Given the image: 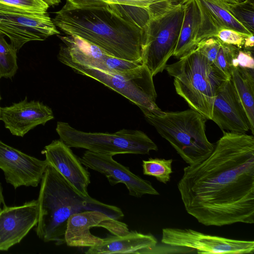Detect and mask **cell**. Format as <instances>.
<instances>
[{
  "instance_id": "obj_1",
  "label": "cell",
  "mask_w": 254,
  "mask_h": 254,
  "mask_svg": "<svg viewBox=\"0 0 254 254\" xmlns=\"http://www.w3.org/2000/svg\"><path fill=\"white\" fill-rule=\"evenodd\" d=\"M178 188L186 211L206 226L254 223V137L223 131L211 154L184 168Z\"/></svg>"
},
{
  "instance_id": "obj_2",
  "label": "cell",
  "mask_w": 254,
  "mask_h": 254,
  "mask_svg": "<svg viewBox=\"0 0 254 254\" xmlns=\"http://www.w3.org/2000/svg\"><path fill=\"white\" fill-rule=\"evenodd\" d=\"M55 13L54 24L66 35L79 37L114 57L142 62L143 28L149 18L148 9L122 4H64Z\"/></svg>"
},
{
  "instance_id": "obj_3",
  "label": "cell",
  "mask_w": 254,
  "mask_h": 254,
  "mask_svg": "<svg viewBox=\"0 0 254 254\" xmlns=\"http://www.w3.org/2000/svg\"><path fill=\"white\" fill-rule=\"evenodd\" d=\"M40 183L36 232L45 242L64 244L67 220L75 213L97 210L119 220L124 217L120 208L81 195L51 165H47Z\"/></svg>"
},
{
  "instance_id": "obj_4",
  "label": "cell",
  "mask_w": 254,
  "mask_h": 254,
  "mask_svg": "<svg viewBox=\"0 0 254 254\" xmlns=\"http://www.w3.org/2000/svg\"><path fill=\"white\" fill-rule=\"evenodd\" d=\"M165 69L174 77L177 93L192 109L211 120L217 92L228 78L195 47Z\"/></svg>"
},
{
  "instance_id": "obj_5",
  "label": "cell",
  "mask_w": 254,
  "mask_h": 254,
  "mask_svg": "<svg viewBox=\"0 0 254 254\" xmlns=\"http://www.w3.org/2000/svg\"><path fill=\"white\" fill-rule=\"evenodd\" d=\"M186 0H163L149 11L143 28L141 60L153 76L162 72L176 47Z\"/></svg>"
},
{
  "instance_id": "obj_6",
  "label": "cell",
  "mask_w": 254,
  "mask_h": 254,
  "mask_svg": "<svg viewBox=\"0 0 254 254\" xmlns=\"http://www.w3.org/2000/svg\"><path fill=\"white\" fill-rule=\"evenodd\" d=\"M147 122L167 140L189 165L197 164L212 152L214 144L205 133L207 119L192 109L155 114L143 112Z\"/></svg>"
},
{
  "instance_id": "obj_7",
  "label": "cell",
  "mask_w": 254,
  "mask_h": 254,
  "mask_svg": "<svg viewBox=\"0 0 254 254\" xmlns=\"http://www.w3.org/2000/svg\"><path fill=\"white\" fill-rule=\"evenodd\" d=\"M56 130L60 139L70 148H84L99 154H149L158 147L144 132L122 129L114 133L87 132L77 130L68 123L58 122Z\"/></svg>"
},
{
  "instance_id": "obj_8",
  "label": "cell",
  "mask_w": 254,
  "mask_h": 254,
  "mask_svg": "<svg viewBox=\"0 0 254 254\" xmlns=\"http://www.w3.org/2000/svg\"><path fill=\"white\" fill-rule=\"evenodd\" d=\"M61 63L75 72L102 83L137 105L143 112L160 114L162 111L157 105V94L153 75L143 64L125 71L107 72L69 61Z\"/></svg>"
},
{
  "instance_id": "obj_9",
  "label": "cell",
  "mask_w": 254,
  "mask_h": 254,
  "mask_svg": "<svg viewBox=\"0 0 254 254\" xmlns=\"http://www.w3.org/2000/svg\"><path fill=\"white\" fill-rule=\"evenodd\" d=\"M0 32L18 51L26 43L60 34L48 13L27 11L0 4Z\"/></svg>"
},
{
  "instance_id": "obj_10",
  "label": "cell",
  "mask_w": 254,
  "mask_h": 254,
  "mask_svg": "<svg viewBox=\"0 0 254 254\" xmlns=\"http://www.w3.org/2000/svg\"><path fill=\"white\" fill-rule=\"evenodd\" d=\"M162 243L186 248L198 254H254V241H245L212 236L190 229L165 228L162 230Z\"/></svg>"
},
{
  "instance_id": "obj_11",
  "label": "cell",
  "mask_w": 254,
  "mask_h": 254,
  "mask_svg": "<svg viewBox=\"0 0 254 254\" xmlns=\"http://www.w3.org/2000/svg\"><path fill=\"white\" fill-rule=\"evenodd\" d=\"M64 43L58 55L60 62L69 61L107 72H122L134 68L142 62L129 61L109 55L99 47L79 37L58 35Z\"/></svg>"
},
{
  "instance_id": "obj_12",
  "label": "cell",
  "mask_w": 254,
  "mask_h": 254,
  "mask_svg": "<svg viewBox=\"0 0 254 254\" xmlns=\"http://www.w3.org/2000/svg\"><path fill=\"white\" fill-rule=\"evenodd\" d=\"M98 227L106 229L116 236L124 235L129 231L126 223L103 212L87 210L75 213L69 217L64 234L65 243L70 247L98 246L102 243L103 238L90 232L91 228Z\"/></svg>"
},
{
  "instance_id": "obj_13",
  "label": "cell",
  "mask_w": 254,
  "mask_h": 254,
  "mask_svg": "<svg viewBox=\"0 0 254 254\" xmlns=\"http://www.w3.org/2000/svg\"><path fill=\"white\" fill-rule=\"evenodd\" d=\"M79 159L86 168L104 175L112 186L125 185L130 195L141 197L145 194L159 195L149 181L132 173L129 168L114 160L112 155L87 150Z\"/></svg>"
},
{
  "instance_id": "obj_14",
  "label": "cell",
  "mask_w": 254,
  "mask_h": 254,
  "mask_svg": "<svg viewBox=\"0 0 254 254\" xmlns=\"http://www.w3.org/2000/svg\"><path fill=\"white\" fill-rule=\"evenodd\" d=\"M48 165L0 140V169L6 182L15 189L21 186L36 187Z\"/></svg>"
},
{
  "instance_id": "obj_15",
  "label": "cell",
  "mask_w": 254,
  "mask_h": 254,
  "mask_svg": "<svg viewBox=\"0 0 254 254\" xmlns=\"http://www.w3.org/2000/svg\"><path fill=\"white\" fill-rule=\"evenodd\" d=\"M38 220L37 200L19 206L4 205L0 210V251L20 243L37 225Z\"/></svg>"
},
{
  "instance_id": "obj_16",
  "label": "cell",
  "mask_w": 254,
  "mask_h": 254,
  "mask_svg": "<svg viewBox=\"0 0 254 254\" xmlns=\"http://www.w3.org/2000/svg\"><path fill=\"white\" fill-rule=\"evenodd\" d=\"M211 120L222 131L245 133L251 130L247 115L231 77L217 92Z\"/></svg>"
},
{
  "instance_id": "obj_17",
  "label": "cell",
  "mask_w": 254,
  "mask_h": 254,
  "mask_svg": "<svg viewBox=\"0 0 254 254\" xmlns=\"http://www.w3.org/2000/svg\"><path fill=\"white\" fill-rule=\"evenodd\" d=\"M42 153L45 155L48 164L51 165L77 192L84 197L90 196L87 191L90 183V173L69 147L60 139L54 140L45 146Z\"/></svg>"
},
{
  "instance_id": "obj_18",
  "label": "cell",
  "mask_w": 254,
  "mask_h": 254,
  "mask_svg": "<svg viewBox=\"0 0 254 254\" xmlns=\"http://www.w3.org/2000/svg\"><path fill=\"white\" fill-rule=\"evenodd\" d=\"M52 109L42 102L29 101L27 97L9 106L0 108V120L14 135L23 137L39 125L53 120Z\"/></svg>"
},
{
  "instance_id": "obj_19",
  "label": "cell",
  "mask_w": 254,
  "mask_h": 254,
  "mask_svg": "<svg viewBox=\"0 0 254 254\" xmlns=\"http://www.w3.org/2000/svg\"><path fill=\"white\" fill-rule=\"evenodd\" d=\"M195 0L200 12L197 33L199 39L215 37L219 30L224 28L235 30L246 37L252 34L230 13L224 0Z\"/></svg>"
},
{
  "instance_id": "obj_20",
  "label": "cell",
  "mask_w": 254,
  "mask_h": 254,
  "mask_svg": "<svg viewBox=\"0 0 254 254\" xmlns=\"http://www.w3.org/2000/svg\"><path fill=\"white\" fill-rule=\"evenodd\" d=\"M157 244V240L152 234L131 231L124 235H113L103 238L100 245L89 248L85 253L151 254Z\"/></svg>"
},
{
  "instance_id": "obj_21",
  "label": "cell",
  "mask_w": 254,
  "mask_h": 254,
  "mask_svg": "<svg viewBox=\"0 0 254 254\" xmlns=\"http://www.w3.org/2000/svg\"><path fill=\"white\" fill-rule=\"evenodd\" d=\"M200 22V12L195 0H186L180 33L174 56L180 58L196 47V38Z\"/></svg>"
},
{
  "instance_id": "obj_22",
  "label": "cell",
  "mask_w": 254,
  "mask_h": 254,
  "mask_svg": "<svg viewBox=\"0 0 254 254\" xmlns=\"http://www.w3.org/2000/svg\"><path fill=\"white\" fill-rule=\"evenodd\" d=\"M231 78L247 115L251 131L254 134V69L233 67Z\"/></svg>"
},
{
  "instance_id": "obj_23",
  "label": "cell",
  "mask_w": 254,
  "mask_h": 254,
  "mask_svg": "<svg viewBox=\"0 0 254 254\" xmlns=\"http://www.w3.org/2000/svg\"><path fill=\"white\" fill-rule=\"evenodd\" d=\"M228 11L250 32L254 33V0H241L239 2L225 0Z\"/></svg>"
},
{
  "instance_id": "obj_24",
  "label": "cell",
  "mask_w": 254,
  "mask_h": 254,
  "mask_svg": "<svg viewBox=\"0 0 254 254\" xmlns=\"http://www.w3.org/2000/svg\"><path fill=\"white\" fill-rule=\"evenodd\" d=\"M0 32V79L11 78L18 69L17 50L11 44H8Z\"/></svg>"
},
{
  "instance_id": "obj_25",
  "label": "cell",
  "mask_w": 254,
  "mask_h": 254,
  "mask_svg": "<svg viewBox=\"0 0 254 254\" xmlns=\"http://www.w3.org/2000/svg\"><path fill=\"white\" fill-rule=\"evenodd\" d=\"M173 159L149 158L142 161L143 173L154 177L159 182L166 184L170 181L172 173Z\"/></svg>"
},
{
  "instance_id": "obj_26",
  "label": "cell",
  "mask_w": 254,
  "mask_h": 254,
  "mask_svg": "<svg viewBox=\"0 0 254 254\" xmlns=\"http://www.w3.org/2000/svg\"><path fill=\"white\" fill-rule=\"evenodd\" d=\"M159 0H66L65 4L73 6L122 4L147 8Z\"/></svg>"
},
{
  "instance_id": "obj_27",
  "label": "cell",
  "mask_w": 254,
  "mask_h": 254,
  "mask_svg": "<svg viewBox=\"0 0 254 254\" xmlns=\"http://www.w3.org/2000/svg\"><path fill=\"white\" fill-rule=\"evenodd\" d=\"M239 48L221 42L214 64L228 78L231 77L233 63Z\"/></svg>"
},
{
  "instance_id": "obj_28",
  "label": "cell",
  "mask_w": 254,
  "mask_h": 254,
  "mask_svg": "<svg viewBox=\"0 0 254 254\" xmlns=\"http://www.w3.org/2000/svg\"><path fill=\"white\" fill-rule=\"evenodd\" d=\"M0 4L37 13H46L49 7L42 0H0Z\"/></svg>"
},
{
  "instance_id": "obj_29",
  "label": "cell",
  "mask_w": 254,
  "mask_h": 254,
  "mask_svg": "<svg viewBox=\"0 0 254 254\" xmlns=\"http://www.w3.org/2000/svg\"><path fill=\"white\" fill-rule=\"evenodd\" d=\"M221 42L216 37H210L199 42L196 48L211 63L214 64Z\"/></svg>"
},
{
  "instance_id": "obj_30",
  "label": "cell",
  "mask_w": 254,
  "mask_h": 254,
  "mask_svg": "<svg viewBox=\"0 0 254 254\" xmlns=\"http://www.w3.org/2000/svg\"><path fill=\"white\" fill-rule=\"evenodd\" d=\"M215 37L223 43L241 49L244 45V39L246 37L235 30L224 28L219 30Z\"/></svg>"
},
{
  "instance_id": "obj_31",
  "label": "cell",
  "mask_w": 254,
  "mask_h": 254,
  "mask_svg": "<svg viewBox=\"0 0 254 254\" xmlns=\"http://www.w3.org/2000/svg\"><path fill=\"white\" fill-rule=\"evenodd\" d=\"M254 69V60L250 51L239 49L233 63V67Z\"/></svg>"
},
{
  "instance_id": "obj_32",
  "label": "cell",
  "mask_w": 254,
  "mask_h": 254,
  "mask_svg": "<svg viewBox=\"0 0 254 254\" xmlns=\"http://www.w3.org/2000/svg\"><path fill=\"white\" fill-rule=\"evenodd\" d=\"M254 34H251L244 39V46L246 49L253 48L254 45Z\"/></svg>"
},
{
  "instance_id": "obj_33",
  "label": "cell",
  "mask_w": 254,
  "mask_h": 254,
  "mask_svg": "<svg viewBox=\"0 0 254 254\" xmlns=\"http://www.w3.org/2000/svg\"><path fill=\"white\" fill-rule=\"evenodd\" d=\"M49 6L58 5L61 2V0H42Z\"/></svg>"
},
{
  "instance_id": "obj_34",
  "label": "cell",
  "mask_w": 254,
  "mask_h": 254,
  "mask_svg": "<svg viewBox=\"0 0 254 254\" xmlns=\"http://www.w3.org/2000/svg\"><path fill=\"white\" fill-rule=\"evenodd\" d=\"M3 205V206L5 205L4 203V197L2 194V189L0 183V210L1 209V206Z\"/></svg>"
},
{
  "instance_id": "obj_35",
  "label": "cell",
  "mask_w": 254,
  "mask_h": 254,
  "mask_svg": "<svg viewBox=\"0 0 254 254\" xmlns=\"http://www.w3.org/2000/svg\"><path fill=\"white\" fill-rule=\"evenodd\" d=\"M225 0L229 1V2H239L241 0Z\"/></svg>"
},
{
  "instance_id": "obj_36",
  "label": "cell",
  "mask_w": 254,
  "mask_h": 254,
  "mask_svg": "<svg viewBox=\"0 0 254 254\" xmlns=\"http://www.w3.org/2000/svg\"><path fill=\"white\" fill-rule=\"evenodd\" d=\"M0 100H1V96H0Z\"/></svg>"
}]
</instances>
